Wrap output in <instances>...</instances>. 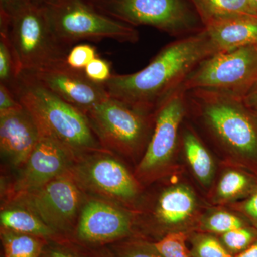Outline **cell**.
I'll use <instances>...</instances> for the list:
<instances>
[{"label": "cell", "mask_w": 257, "mask_h": 257, "mask_svg": "<svg viewBox=\"0 0 257 257\" xmlns=\"http://www.w3.org/2000/svg\"><path fill=\"white\" fill-rule=\"evenodd\" d=\"M192 257H234L226 247L210 235H197L192 240Z\"/></svg>", "instance_id": "cell-27"}, {"label": "cell", "mask_w": 257, "mask_h": 257, "mask_svg": "<svg viewBox=\"0 0 257 257\" xmlns=\"http://www.w3.org/2000/svg\"><path fill=\"white\" fill-rule=\"evenodd\" d=\"M10 17L0 13V84L16 93L21 74L18 58L9 36Z\"/></svg>", "instance_id": "cell-20"}, {"label": "cell", "mask_w": 257, "mask_h": 257, "mask_svg": "<svg viewBox=\"0 0 257 257\" xmlns=\"http://www.w3.org/2000/svg\"><path fill=\"white\" fill-rule=\"evenodd\" d=\"M102 14L131 26L145 25L170 36H189L204 27L190 0H85Z\"/></svg>", "instance_id": "cell-5"}, {"label": "cell", "mask_w": 257, "mask_h": 257, "mask_svg": "<svg viewBox=\"0 0 257 257\" xmlns=\"http://www.w3.org/2000/svg\"><path fill=\"white\" fill-rule=\"evenodd\" d=\"M31 0H0V13L10 16L19 8Z\"/></svg>", "instance_id": "cell-34"}, {"label": "cell", "mask_w": 257, "mask_h": 257, "mask_svg": "<svg viewBox=\"0 0 257 257\" xmlns=\"http://www.w3.org/2000/svg\"><path fill=\"white\" fill-rule=\"evenodd\" d=\"M243 213L257 229V187L241 206Z\"/></svg>", "instance_id": "cell-33"}, {"label": "cell", "mask_w": 257, "mask_h": 257, "mask_svg": "<svg viewBox=\"0 0 257 257\" xmlns=\"http://www.w3.org/2000/svg\"><path fill=\"white\" fill-rule=\"evenodd\" d=\"M215 53L217 51L204 29L166 45L138 72L113 74L104 86L111 97L155 112L200 62Z\"/></svg>", "instance_id": "cell-1"}, {"label": "cell", "mask_w": 257, "mask_h": 257, "mask_svg": "<svg viewBox=\"0 0 257 257\" xmlns=\"http://www.w3.org/2000/svg\"><path fill=\"white\" fill-rule=\"evenodd\" d=\"M71 170L35 190L13 198L8 201V205L26 208L62 239L68 240L84 202V191Z\"/></svg>", "instance_id": "cell-7"}, {"label": "cell", "mask_w": 257, "mask_h": 257, "mask_svg": "<svg viewBox=\"0 0 257 257\" xmlns=\"http://www.w3.org/2000/svg\"><path fill=\"white\" fill-rule=\"evenodd\" d=\"M77 161V155L63 144L40 135L36 147L9 189L8 201L64 175L73 168Z\"/></svg>", "instance_id": "cell-13"}, {"label": "cell", "mask_w": 257, "mask_h": 257, "mask_svg": "<svg viewBox=\"0 0 257 257\" xmlns=\"http://www.w3.org/2000/svg\"><path fill=\"white\" fill-rule=\"evenodd\" d=\"M3 257H42L49 240L1 227Z\"/></svg>", "instance_id": "cell-21"}, {"label": "cell", "mask_w": 257, "mask_h": 257, "mask_svg": "<svg viewBox=\"0 0 257 257\" xmlns=\"http://www.w3.org/2000/svg\"><path fill=\"white\" fill-rule=\"evenodd\" d=\"M42 257H43V256H42Z\"/></svg>", "instance_id": "cell-41"}, {"label": "cell", "mask_w": 257, "mask_h": 257, "mask_svg": "<svg viewBox=\"0 0 257 257\" xmlns=\"http://www.w3.org/2000/svg\"><path fill=\"white\" fill-rule=\"evenodd\" d=\"M84 72L89 80L100 84L107 82L113 75L110 62L100 57H96L88 64Z\"/></svg>", "instance_id": "cell-31"}, {"label": "cell", "mask_w": 257, "mask_h": 257, "mask_svg": "<svg viewBox=\"0 0 257 257\" xmlns=\"http://www.w3.org/2000/svg\"><path fill=\"white\" fill-rule=\"evenodd\" d=\"M203 25L237 16L257 17L250 0H190Z\"/></svg>", "instance_id": "cell-19"}, {"label": "cell", "mask_w": 257, "mask_h": 257, "mask_svg": "<svg viewBox=\"0 0 257 257\" xmlns=\"http://www.w3.org/2000/svg\"><path fill=\"white\" fill-rule=\"evenodd\" d=\"M250 3H251V6H252L253 10L257 15V0H250Z\"/></svg>", "instance_id": "cell-38"}, {"label": "cell", "mask_w": 257, "mask_h": 257, "mask_svg": "<svg viewBox=\"0 0 257 257\" xmlns=\"http://www.w3.org/2000/svg\"><path fill=\"white\" fill-rule=\"evenodd\" d=\"M71 171L84 192L92 193L99 199L116 204L133 200L138 195L136 180L111 152L84 155Z\"/></svg>", "instance_id": "cell-10"}, {"label": "cell", "mask_w": 257, "mask_h": 257, "mask_svg": "<svg viewBox=\"0 0 257 257\" xmlns=\"http://www.w3.org/2000/svg\"><path fill=\"white\" fill-rule=\"evenodd\" d=\"M24 106L14 93L4 84H0V114L23 109Z\"/></svg>", "instance_id": "cell-32"}, {"label": "cell", "mask_w": 257, "mask_h": 257, "mask_svg": "<svg viewBox=\"0 0 257 257\" xmlns=\"http://www.w3.org/2000/svg\"><path fill=\"white\" fill-rule=\"evenodd\" d=\"M9 36L21 74L66 64L70 50L52 35L40 5L29 2L10 15Z\"/></svg>", "instance_id": "cell-6"}, {"label": "cell", "mask_w": 257, "mask_h": 257, "mask_svg": "<svg viewBox=\"0 0 257 257\" xmlns=\"http://www.w3.org/2000/svg\"><path fill=\"white\" fill-rule=\"evenodd\" d=\"M245 105L252 111H257V82L243 97Z\"/></svg>", "instance_id": "cell-35"}, {"label": "cell", "mask_w": 257, "mask_h": 257, "mask_svg": "<svg viewBox=\"0 0 257 257\" xmlns=\"http://www.w3.org/2000/svg\"><path fill=\"white\" fill-rule=\"evenodd\" d=\"M204 30L217 52L257 44V17L221 19L204 25Z\"/></svg>", "instance_id": "cell-16"}, {"label": "cell", "mask_w": 257, "mask_h": 257, "mask_svg": "<svg viewBox=\"0 0 257 257\" xmlns=\"http://www.w3.org/2000/svg\"><path fill=\"white\" fill-rule=\"evenodd\" d=\"M83 248L91 257H114L106 246L100 248Z\"/></svg>", "instance_id": "cell-36"}, {"label": "cell", "mask_w": 257, "mask_h": 257, "mask_svg": "<svg viewBox=\"0 0 257 257\" xmlns=\"http://www.w3.org/2000/svg\"><path fill=\"white\" fill-rule=\"evenodd\" d=\"M187 99V91L181 86L157 109L151 138L138 166V175H152L172 158L186 113Z\"/></svg>", "instance_id": "cell-12"}, {"label": "cell", "mask_w": 257, "mask_h": 257, "mask_svg": "<svg viewBox=\"0 0 257 257\" xmlns=\"http://www.w3.org/2000/svg\"><path fill=\"white\" fill-rule=\"evenodd\" d=\"M187 238L185 233L175 231L169 233L152 244L162 257H192L186 245Z\"/></svg>", "instance_id": "cell-25"}, {"label": "cell", "mask_w": 257, "mask_h": 257, "mask_svg": "<svg viewBox=\"0 0 257 257\" xmlns=\"http://www.w3.org/2000/svg\"><path fill=\"white\" fill-rule=\"evenodd\" d=\"M211 131L221 143L247 162L257 165V117L241 98L219 91L187 92Z\"/></svg>", "instance_id": "cell-4"}, {"label": "cell", "mask_w": 257, "mask_h": 257, "mask_svg": "<svg viewBox=\"0 0 257 257\" xmlns=\"http://www.w3.org/2000/svg\"><path fill=\"white\" fill-rule=\"evenodd\" d=\"M43 257H91L82 246L68 240L50 241L45 246Z\"/></svg>", "instance_id": "cell-30"}, {"label": "cell", "mask_w": 257, "mask_h": 257, "mask_svg": "<svg viewBox=\"0 0 257 257\" xmlns=\"http://www.w3.org/2000/svg\"><path fill=\"white\" fill-rule=\"evenodd\" d=\"M125 239L106 246L114 257H162L152 243Z\"/></svg>", "instance_id": "cell-24"}, {"label": "cell", "mask_w": 257, "mask_h": 257, "mask_svg": "<svg viewBox=\"0 0 257 257\" xmlns=\"http://www.w3.org/2000/svg\"><path fill=\"white\" fill-rule=\"evenodd\" d=\"M84 114L101 147L111 153L133 152L151 138L148 137L152 113L111 96Z\"/></svg>", "instance_id": "cell-9"}, {"label": "cell", "mask_w": 257, "mask_h": 257, "mask_svg": "<svg viewBox=\"0 0 257 257\" xmlns=\"http://www.w3.org/2000/svg\"><path fill=\"white\" fill-rule=\"evenodd\" d=\"M22 74L84 113L109 96L104 84L93 82L84 72L70 68L66 64Z\"/></svg>", "instance_id": "cell-14"}, {"label": "cell", "mask_w": 257, "mask_h": 257, "mask_svg": "<svg viewBox=\"0 0 257 257\" xmlns=\"http://www.w3.org/2000/svg\"><path fill=\"white\" fill-rule=\"evenodd\" d=\"M245 226L238 216L225 211L214 213L204 221V229L216 234H225L228 231Z\"/></svg>", "instance_id": "cell-28"}, {"label": "cell", "mask_w": 257, "mask_h": 257, "mask_svg": "<svg viewBox=\"0 0 257 257\" xmlns=\"http://www.w3.org/2000/svg\"><path fill=\"white\" fill-rule=\"evenodd\" d=\"M133 223L117 204L101 199L84 202L78 221L68 241L84 248H100L126 239Z\"/></svg>", "instance_id": "cell-11"}, {"label": "cell", "mask_w": 257, "mask_h": 257, "mask_svg": "<svg viewBox=\"0 0 257 257\" xmlns=\"http://www.w3.org/2000/svg\"><path fill=\"white\" fill-rule=\"evenodd\" d=\"M236 257H257V239L251 246L238 253Z\"/></svg>", "instance_id": "cell-37"}, {"label": "cell", "mask_w": 257, "mask_h": 257, "mask_svg": "<svg viewBox=\"0 0 257 257\" xmlns=\"http://www.w3.org/2000/svg\"><path fill=\"white\" fill-rule=\"evenodd\" d=\"M15 96L32 115L40 135L55 139L80 158L104 150L82 110L21 74Z\"/></svg>", "instance_id": "cell-2"}, {"label": "cell", "mask_w": 257, "mask_h": 257, "mask_svg": "<svg viewBox=\"0 0 257 257\" xmlns=\"http://www.w3.org/2000/svg\"><path fill=\"white\" fill-rule=\"evenodd\" d=\"M0 222L2 228L16 232L40 236L49 241L63 239L36 214L26 208L13 205L5 208L0 214Z\"/></svg>", "instance_id": "cell-18"}, {"label": "cell", "mask_w": 257, "mask_h": 257, "mask_svg": "<svg viewBox=\"0 0 257 257\" xmlns=\"http://www.w3.org/2000/svg\"><path fill=\"white\" fill-rule=\"evenodd\" d=\"M183 145L186 157L196 177L203 184H210L214 175V165L207 149L190 131L184 133Z\"/></svg>", "instance_id": "cell-22"}, {"label": "cell", "mask_w": 257, "mask_h": 257, "mask_svg": "<svg viewBox=\"0 0 257 257\" xmlns=\"http://www.w3.org/2000/svg\"><path fill=\"white\" fill-rule=\"evenodd\" d=\"M97 57L99 55L95 47L90 44L79 43L69 51L65 63L70 68L84 72L88 64Z\"/></svg>", "instance_id": "cell-29"}, {"label": "cell", "mask_w": 257, "mask_h": 257, "mask_svg": "<svg viewBox=\"0 0 257 257\" xmlns=\"http://www.w3.org/2000/svg\"><path fill=\"white\" fill-rule=\"evenodd\" d=\"M40 137L36 123L25 106L20 110L0 114L1 155L12 167H23Z\"/></svg>", "instance_id": "cell-15"}, {"label": "cell", "mask_w": 257, "mask_h": 257, "mask_svg": "<svg viewBox=\"0 0 257 257\" xmlns=\"http://www.w3.org/2000/svg\"><path fill=\"white\" fill-rule=\"evenodd\" d=\"M256 239L257 229L243 226L223 234L221 243L232 254L241 253Z\"/></svg>", "instance_id": "cell-26"}, {"label": "cell", "mask_w": 257, "mask_h": 257, "mask_svg": "<svg viewBox=\"0 0 257 257\" xmlns=\"http://www.w3.org/2000/svg\"><path fill=\"white\" fill-rule=\"evenodd\" d=\"M40 6L52 35L68 50L81 42L140 40L135 27L102 14L85 0H45Z\"/></svg>", "instance_id": "cell-3"}, {"label": "cell", "mask_w": 257, "mask_h": 257, "mask_svg": "<svg viewBox=\"0 0 257 257\" xmlns=\"http://www.w3.org/2000/svg\"><path fill=\"white\" fill-rule=\"evenodd\" d=\"M255 114H256V117H257V111H254Z\"/></svg>", "instance_id": "cell-40"}, {"label": "cell", "mask_w": 257, "mask_h": 257, "mask_svg": "<svg viewBox=\"0 0 257 257\" xmlns=\"http://www.w3.org/2000/svg\"><path fill=\"white\" fill-rule=\"evenodd\" d=\"M257 187L252 177L238 171H229L221 177L217 188V194L221 199H229L251 191Z\"/></svg>", "instance_id": "cell-23"}, {"label": "cell", "mask_w": 257, "mask_h": 257, "mask_svg": "<svg viewBox=\"0 0 257 257\" xmlns=\"http://www.w3.org/2000/svg\"><path fill=\"white\" fill-rule=\"evenodd\" d=\"M257 82V44L217 52L199 64L182 87L211 89L243 99Z\"/></svg>", "instance_id": "cell-8"}, {"label": "cell", "mask_w": 257, "mask_h": 257, "mask_svg": "<svg viewBox=\"0 0 257 257\" xmlns=\"http://www.w3.org/2000/svg\"><path fill=\"white\" fill-rule=\"evenodd\" d=\"M31 1L34 3V4L40 5H42L45 0H31Z\"/></svg>", "instance_id": "cell-39"}, {"label": "cell", "mask_w": 257, "mask_h": 257, "mask_svg": "<svg viewBox=\"0 0 257 257\" xmlns=\"http://www.w3.org/2000/svg\"><path fill=\"white\" fill-rule=\"evenodd\" d=\"M196 207V198L189 187L184 185L170 187L159 199L156 216L166 226H176L188 220Z\"/></svg>", "instance_id": "cell-17"}]
</instances>
